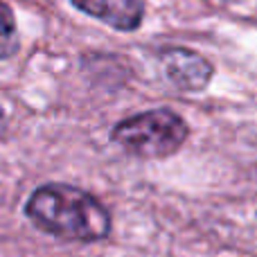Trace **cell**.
<instances>
[{
	"label": "cell",
	"mask_w": 257,
	"mask_h": 257,
	"mask_svg": "<svg viewBox=\"0 0 257 257\" xmlns=\"http://www.w3.org/2000/svg\"><path fill=\"white\" fill-rule=\"evenodd\" d=\"M25 217L63 241L93 244L111 235V212L99 199L66 183H45L25 201Z\"/></svg>",
	"instance_id": "1"
},
{
	"label": "cell",
	"mask_w": 257,
	"mask_h": 257,
	"mask_svg": "<svg viewBox=\"0 0 257 257\" xmlns=\"http://www.w3.org/2000/svg\"><path fill=\"white\" fill-rule=\"evenodd\" d=\"M190 136V126L169 108H151L117 122L111 140L138 158H169Z\"/></svg>",
	"instance_id": "2"
},
{
	"label": "cell",
	"mask_w": 257,
	"mask_h": 257,
	"mask_svg": "<svg viewBox=\"0 0 257 257\" xmlns=\"http://www.w3.org/2000/svg\"><path fill=\"white\" fill-rule=\"evenodd\" d=\"M163 72L178 90L199 93L210 84L214 75V66L203 57L187 48H165L160 52Z\"/></svg>",
	"instance_id": "3"
},
{
	"label": "cell",
	"mask_w": 257,
	"mask_h": 257,
	"mask_svg": "<svg viewBox=\"0 0 257 257\" xmlns=\"http://www.w3.org/2000/svg\"><path fill=\"white\" fill-rule=\"evenodd\" d=\"M79 12L111 25L117 32H136L145 18L142 0H70Z\"/></svg>",
	"instance_id": "4"
},
{
	"label": "cell",
	"mask_w": 257,
	"mask_h": 257,
	"mask_svg": "<svg viewBox=\"0 0 257 257\" xmlns=\"http://www.w3.org/2000/svg\"><path fill=\"white\" fill-rule=\"evenodd\" d=\"M21 48L18 41V27L16 16H14L12 7L0 0V61L3 59H12Z\"/></svg>",
	"instance_id": "5"
},
{
	"label": "cell",
	"mask_w": 257,
	"mask_h": 257,
	"mask_svg": "<svg viewBox=\"0 0 257 257\" xmlns=\"http://www.w3.org/2000/svg\"><path fill=\"white\" fill-rule=\"evenodd\" d=\"M208 5H212V7H230V5L239 3V0H205Z\"/></svg>",
	"instance_id": "6"
},
{
	"label": "cell",
	"mask_w": 257,
	"mask_h": 257,
	"mask_svg": "<svg viewBox=\"0 0 257 257\" xmlns=\"http://www.w3.org/2000/svg\"><path fill=\"white\" fill-rule=\"evenodd\" d=\"M7 113H5V108L0 106V136H5V131H7Z\"/></svg>",
	"instance_id": "7"
}]
</instances>
